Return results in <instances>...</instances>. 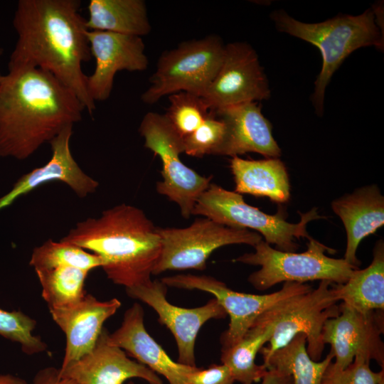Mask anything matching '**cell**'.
Returning a JSON list of instances; mask_svg holds the SVG:
<instances>
[{
    "mask_svg": "<svg viewBox=\"0 0 384 384\" xmlns=\"http://www.w3.org/2000/svg\"><path fill=\"white\" fill-rule=\"evenodd\" d=\"M108 334L103 329L92 350L59 368L60 375L78 384H124L132 378L144 379L149 384H163L155 372L128 358L122 348L110 344Z\"/></svg>",
    "mask_w": 384,
    "mask_h": 384,
    "instance_id": "17",
    "label": "cell"
},
{
    "mask_svg": "<svg viewBox=\"0 0 384 384\" xmlns=\"http://www.w3.org/2000/svg\"><path fill=\"white\" fill-rule=\"evenodd\" d=\"M214 112L225 125V139L218 155L233 157L254 152L266 158L281 156L272 125L257 102L226 106Z\"/></svg>",
    "mask_w": 384,
    "mask_h": 384,
    "instance_id": "19",
    "label": "cell"
},
{
    "mask_svg": "<svg viewBox=\"0 0 384 384\" xmlns=\"http://www.w3.org/2000/svg\"><path fill=\"white\" fill-rule=\"evenodd\" d=\"M85 26L89 31H109L142 37L151 31L143 0H90Z\"/></svg>",
    "mask_w": 384,
    "mask_h": 384,
    "instance_id": "24",
    "label": "cell"
},
{
    "mask_svg": "<svg viewBox=\"0 0 384 384\" xmlns=\"http://www.w3.org/2000/svg\"><path fill=\"white\" fill-rule=\"evenodd\" d=\"M230 169L236 193L267 197L277 203L289 201V176L284 164L279 158L247 160L233 156Z\"/></svg>",
    "mask_w": 384,
    "mask_h": 384,
    "instance_id": "22",
    "label": "cell"
},
{
    "mask_svg": "<svg viewBox=\"0 0 384 384\" xmlns=\"http://www.w3.org/2000/svg\"><path fill=\"white\" fill-rule=\"evenodd\" d=\"M225 135V125L214 111L193 133L183 138L184 153L194 157L218 155Z\"/></svg>",
    "mask_w": 384,
    "mask_h": 384,
    "instance_id": "31",
    "label": "cell"
},
{
    "mask_svg": "<svg viewBox=\"0 0 384 384\" xmlns=\"http://www.w3.org/2000/svg\"><path fill=\"white\" fill-rule=\"evenodd\" d=\"M41 286V296L48 309L65 307L81 300L90 272L73 267L34 270Z\"/></svg>",
    "mask_w": 384,
    "mask_h": 384,
    "instance_id": "27",
    "label": "cell"
},
{
    "mask_svg": "<svg viewBox=\"0 0 384 384\" xmlns=\"http://www.w3.org/2000/svg\"><path fill=\"white\" fill-rule=\"evenodd\" d=\"M271 17L279 31L310 43L321 51L322 68L312 95L313 105L320 116L324 112L326 87L343 60L362 47L383 48V38L375 12L370 9L360 15H338L315 23L296 20L282 10L274 11Z\"/></svg>",
    "mask_w": 384,
    "mask_h": 384,
    "instance_id": "4",
    "label": "cell"
},
{
    "mask_svg": "<svg viewBox=\"0 0 384 384\" xmlns=\"http://www.w3.org/2000/svg\"><path fill=\"white\" fill-rule=\"evenodd\" d=\"M2 79H3V75H1L0 74V86H1V82H2Z\"/></svg>",
    "mask_w": 384,
    "mask_h": 384,
    "instance_id": "37",
    "label": "cell"
},
{
    "mask_svg": "<svg viewBox=\"0 0 384 384\" xmlns=\"http://www.w3.org/2000/svg\"><path fill=\"white\" fill-rule=\"evenodd\" d=\"M270 90L267 78L255 50L245 42L225 46L221 65L201 96L210 110L268 100Z\"/></svg>",
    "mask_w": 384,
    "mask_h": 384,
    "instance_id": "13",
    "label": "cell"
},
{
    "mask_svg": "<svg viewBox=\"0 0 384 384\" xmlns=\"http://www.w3.org/2000/svg\"><path fill=\"white\" fill-rule=\"evenodd\" d=\"M169 99L164 115L182 138L197 129L213 111L201 97L192 93L178 92L169 95Z\"/></svg>",
    "mask_w": 384,
    "mask_h": 384,
    "instance_id": "29",
    "label": "cell"
},
{
    "mask_svg": "<svg viewBox=\"0 0 384 384\" xmlns=\"http://www.w3.org/2000/svg\"><path fill=\"white\" fill-rule=\"evenodd\" d=\"M337 299L362 313L384 309V242L379 240L373 249L370 265L355 270L343 284H334Z\"/></svg>",
    "mask_w": 384,
    "mask_h": 384,
    "instance_id": "23",
    "label": "cell"
},
{
    "mask_svg": "<svg viewBox=\"0 0 384 384\" xmlns=\"http://www.w3.org/2000/svg\"><path fill=\"white\" fill-rule=\"evenodd\" d=\"M139 132L144 139L145 147L158 155L162 163V181L156 183L157 192L175 202L181 215L188 218L198 198L209 187L211 177L200 175L181 161L183 138L164 114L146 113Z\"/></svg>",
    "mask_w": 384,
    "mask_h": 384,
    "instance_id": "9",
    "label": "cell"
},
{
    "mask_svg": "<svg viewBox=\"0 0 384 384\" xmlns=\"http://www.w3.org/2000/svg\"><path fill=\"white\" fill-rule=\"evenodd\" d=\"M254 247L255 252L245 253L235 261L261 267L248 277L249 282L258 290L267 289L282 282L304 284L327 280L341 284L358 269L344 259L326 255V252L334 253L336 250L312 238L309 239L306 250L301 253L274 249L263 240Z\"/></svg>",
    "mask_w": 384,
    "mask_h": 384,
    "instance_id": "7",
    "label": "cell"
},
{
    "mask_svg": "<svg viewBox=\"0 0 384 384\" xmlns=\"http://www.w3.org/2000/svg\"><path fill=\"white\" fill-rule=\"evenodd\" d=\"M129 297L151 306L159 322L172 333L178 346V363L196 366L194 348L197 335L204 324L212 319H224L227 313L216 299L205 305L187 309L173 305L166 299L167 286L161 280H150L126 289Z\"/></svg>",
    "mask_w": 384,
    "mask_h": 384,
    "instance_id": "14",
    "label": "cell"
},
{
    "mask_svg": "<svg viewBox=\"0 0 384 384\" xmlns=\"http://www.w3.org/2000/svg\"><path fill=\"white\" fill-rule=\"evenodd\" d=\"M30 384H78L75 381L62 377L59 369L47 367L39 370Z\"/></svg>",
    "mask_w": 384,
    "mask_h": 384,
    "instance_id": "34",
    "label": "cell"
},
{
    "mask_svg": "<svg viewBox=\"0 0 384 384\" xmlns=\"http://www.w3.org/2000/svg\"><path fill=\"white\" fill-rule=\"evenodd\" d=\"M338 302L334 283L322 280L316 289L284 299L263 312L252 325L272 329L269 346L260 351L263 358L304 334L309 357L319 361L325 346L322 328L326 320L339 314Z\"/></svg>",
    "mask_w": 384,
    "mask_h": 384,
    "instance_id": "5",
    "label": "cell"
},
{
    "mask_svg": "<svg viewBox=\"0 0 384 384\" xmlns=\"http://www.w3.org/2000/svg\"><path fill=\"white\" fill-rule=\"evenodd\" d=\"M225 46L212 35L182 42L159 57L150 78L151 85L142 100L154 104L162 97L186 92L201 97L215 77L223 61Z\"/></svg>",
    "mask_w": 384,
    "mask_h": 384,
    "instance_id": "8",
    "label": "cell"
},
{
    "mask_svg": "<svg viewBox=\"0 0 384 384\" xmlns=\"http://www.w3.org/2000/svg\"><path fill=\"white\" fill-rule=\"evenodd\" d=\"M0 86V158L24 160L85 110L75 95L50 73L8 67Z\"/></svg>",
    "mask_w": 384,
    "mask_h": 384,
    "instance_id": "2",
    "label": "cell"
},
{
    "mask_svg": "<svg viewBox=\"0 0 384 384\" xmlns=\"http://www.w3.org/2000/svg\"><path fill=\"white\" fill-rule=\"evenodd\" d=\"M0 384H28L25 380L11 375L0 374Z\"/></svg>",
    "mask_w": 384,
    "mask_h": 384,
    "instance_id": "36",
    "label": "cell"
},
{
    "mask_svg": "<svg viewBox=\"0 0 384 384\" xmlns=\"http://www.w3.org/2000/svg\"><path fill=\"white\" fill-rule=\"evenodd\" d=\"M121 306L116 298L100 301L85 294L78 302L61 308L50 309L53 320L65 336L63 368L90 352L103 329L105 321Z\"/></svg>",
    "mask_w": 384,
    "mask_h": 384,
    "instance_id": "18",
    "label": "cell"
},
{
    "mask_svg": "<svg viewBox=\"0 0 384 384\" xmlns=\"http://www.w3.org/2000/svg\"><path fill=\"white\" fill-rule=\"evenodd\" d=\"M166 286L183 289H198L212 294L230 316L228 329L222 334V349L237 343L254 321L275 304L292 296L308 292L311 287L286 282L281 289L267 294L235 292L214 277L206 275L176 274L162 278Z\"/></svg>",
    "mask_w": 384,
    "mask_h": 384,
    "instance_id": "11",
    "label": "cell"
},
{
    "mask_svg": "<svg viewBox=\"0 0 384 384\" xmlns=\"http://www.w3.org/2000/svg\"><path fill=\"white\" fill-rule=\"evenodd\" d=\"M78 0H20L13 26L18 38L8 67L36 68L68 87L92 116L95 102L82 65L91 58L85 18Z\"/></svg>",
    "mask_w": 384,
    "mask_h": 384,
    "instance_id": "1",
    "label": "cell"
},
{
    "mask_svg": "<svg viewBox=\"0 0 384 384\" xmlns=\"http://www.w3.org/2000/svg\"><path fill=\"white\" fill-rule=\"evenodd\" d=\"M383 311L362 313L341 303L338 316L326 320L321 331L322 341L330 344L335 358L329 368L343 370L358 356L368 362L375 361L383 368Z\"/></svg>",
    "mask_w": 384,
    "mask_h": 384,
    "instance_id": "12",
    "label": "cell"
},
{
    "mask_svg": "<svg viewBox=\"0 0 384 384\" xmlns=\"http://www.w3.org/2000/svg\"><path fill=\"white\" fill-rule=\"evenodd\" d=\"M370 362L356 356L353 362L341 370H332L327 368L323 384H380L384 380V370L374 372Z\"/></svg>",
    "mask_w": 384,
    "mask_h": 384,
    "instance_id": "32",
    "label": "cell"
},
{
    "mask_svg": "<svg viewBox=\"0 0 384 384\" xmlns=\"http://www.w3.org/2000/svg\"><path fill=\"white\" fill-rule=\"evenodd\" d=\"M87 37L91 55L95 59V68L92 75H87L86 85L95 102L109 98L117 72L147 68L149 61L142 37L89 30Z\"/></svg>",
    "mask_w": 384,
    "mask_h": 384,
    "instance_id": "15",
    "label": "cell"
},
{
    "mask_svg": "<svg viewBox=\"0 0 384 384\" xmlns=\"http://www.w3.org/2000/svg\"><path fill=\"white\" fill-rule=\"evenodd\" d=\"M235 380L224 364H212L206 369L196 367L186 378V384H233Z\"/></svg>",
    "mask_w": 384,
    "mask_h": 384,
    "instance_id": "33",
    "label": "cell"
},
{
    "mask_svg": "<svg viewBox=\"0 0 384 384\" xmlns=\"http://www.w3.org/2000/svg\"><path fill=\"white\" fill-rule=\"evenodd\" d=\"M73 127H66L50 141L52 155L46 164L21 176L12 188L0 198V211L20 197L52 181L66 184L81 198L96 191L99 183L82 171L71 153Z\"/></svg>",
    "mask_w": 384,
    "mask_h": 384,
    "instance_id": "16",
    "label": "cell"
},
{
    "mask_svg": "<svg viewBox=\"0 0 384 384\" xmlns=\"http://www.w3.org/2000/svg\"><path fill=\"white\" fill-rule=\"evenodd\" d=\"M60 240L100 257L107 278L126 289L151 280L161 252L153 223L141 209L125 203L78 222Z\"/></svg>",
    "mask_w": 384,
    "mask_h": 384,
    "instance_id": "3",
    "label": "cell"
},
{
    "mask_svg": "<svg viewBox=\"0 0 384 384\" xmlns=\"http://www.w3.org/2000/svg\"><path fill=\"white\" fill-rule=\"evenodd\" d=\"M3 53V49L0 48V56L2 55Z\"/></svg>",
    "mask_w": 384,
    "mask_h": 384,
    "instance_id": "38",
    "label": "cell"
},
{
    "mask_svg": "<svg viewBox=\"0 0 384 384\" xmlns=\"http://www.w3.org/2000/svg\"><path fill=\"white\" fill-rule=\"evenodd\" d=\"M36 321L21 311H8L0 309V336L21 345L26 354L45 351L46 343L33 331Z\"/></svg>",
    "mask_w": 384,
    "mask_h": 384,
    "instance_id": "30",
    "label": "cell"
},
{
    "mask_svg": "<svg viewBox=\"0 0 384 384\" xmlns=\"http://www.w3.org/2000/svg\"><path fill=\"white\" fill-rule=\"evenodd\" d=\"M331 353L321 361L312 360L306 350V338L299 334L284 347L263 358L267 370H275L289 375L293 384H323L325 372L332 363Z\"/></svg>",
    "mask_w": 384,
    "mask_h": 384,
    "instance_id": "25",
    "label": "cell"
},
{
    "mask_svg": "<svg viewBox=\"0 0 384 384\" xmlns=\"http://www.w3.org/2000/svg\"><path fill=\"white\" fill-rule=\"evenodd\" d=\"M271 335L270 326H252L237 343L221 349L220 361L230 369L235 381L252 384L262 379L267 369L263 364H256L255 358Z\"/></svg>",
    "mask_w": 384,
    "mask_h": 384,
    "instance_id": "26",
    "label": "cell"
},
{
    "mask_svg": "<svg viewBox=\"0 0 384 384\" xmlns=\"http://www.w3.org/2000/svg\"><path fill=\"white\" fill-rule=\"evenodd\" d=\"M156 231L161 252L152 274L173 270H203L208 258L218 248L233 244L255 247L262 240L257 232L228 227L206 217L184 228H156Z\"/></svg>",
    "mask_w": 384,
    "mask_h": 384,
    "instance_id": "10",
    "label": "cell"
},
{
    "mask_svg": "<svg viewBox=\"0 0 384 384\" xmlns=\"http://www.w3.org/2000/svg\"><path fill=\"white\" fill-rule=\"evenodd\" d=\"M108 342L159 373L169 384H186V378L196 366L174 361L149 335L144 324V310L134 303L124 313L121 326L107 335Z\"/></svg>",
    "mask_w": 384,
    "mask_h": 384,
    "instance_id": "20",
    "label": "cell"
},
{
    "mask_svg": "<svg viewBox=\"0 0 384 384\" xmlns=\"http://www.w3.org/2000/svg\"><path fill=\"white\" fill-rule=\"evenodd\" d=\"M29 264L34 270L73 267L90 272L101 267L102 262L97 255L78 246L50 239L33 249Z\"/></svg>",
    "mask_w": 384,
    "mask_h": 384,
    "instance_id": "28",
    "label": "cell"
},
{
    "mask_svg": "<svg viewBox=\"0 0 384 384\" xmlns=\"http://www.w3.org/2000/svg\"><path fill=\"white\" fill-rule=\"evenodd\" d=\"M380 384H384V380L381 381Z\"/></svg>",
    "mask_w": 384,
    "mask_h": 384,
    "instance_id": "40",
    "label": "cell"
},
{
    "mask_svg": "<svg viewBox=\"0 0 384 384\" xmlns=\"http://www.w3.org/2000/svg\"><path fill=\"white\" fill-rule=\"evenodd\" d=\"M261 384H293L291 375L275 370H267Z\"/></svg>",
    "mask_w": 384,
    "mask_h": 384,
    "instance_id": "35",
    "label": "cell"
},
{
    "mask_svg": "<svg viewBox=\"0 0 384 384\" xmlns=\"http://www.w3.org/2000/svg\"><path fill=\"white\" fill-rule=\"evenodd\" d=\"M346 233L344 260L358 267L356 250L361 241L384 224V197L376 185L361 187L331 203Z\"/></svg>",
    "mask_w": 384,
    "mask_h": 384,
    "instance_id": "21",
    "label": "cell"
},
{
    "mask_svg": "<svg viewBox=\"0 0 384 384\" xmlns=\"http://www.w3.org/2000/svg\"><path fill=\"white\" fill-rule=\"evenodd\" d=\"M127 384H134L133 382L130 381L129 383H127Z\"/></svg>",
    "mask_w": 384,
    "mask_h": 384,
    "instance_id": "39",
    "label": "cell"
},
{
    "mask_svg": "<svg viewBox=\"0 0 384 384\" xmlns=\"http://www.w3.org/2000/svg\"><path fill=\"white\" fill-rule=\"evenodd\" d=\"M191 215H203L230 228L254 230L265 238L266 242L275 245L284 252H295L298 248L296 238H311L306 230L307 224L324 218L314 208L300 213L299 223H290L286 220L287 213L284 208H279L274 215L267 214L248 205L241 194L213 183L198 198Z\"/></svg>",
    "mask_w": 384,
    "mask_h": 384,
    "instance_id": "6",
    "label": "cell"
}]
</instances>
